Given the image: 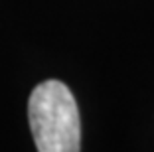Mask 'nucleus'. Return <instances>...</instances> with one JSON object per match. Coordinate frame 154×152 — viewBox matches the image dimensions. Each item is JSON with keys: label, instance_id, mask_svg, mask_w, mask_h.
<instances>
[{"label": "nucleus", "instance_id": "f257e3e1", "mask_svg": "<svg viewBox=\"0 0 154 152\" xmlns=\"http://www.w3.org/2000/svg\"><path fill=\"white\" fill-rule=\"evenodd\" d=\"M28 121L40 152H77L81 121L75 97L57 79L42 81L28 99Z\"/></svg>", "mask_w": 154, "mask_h": 152}]
</instances>
